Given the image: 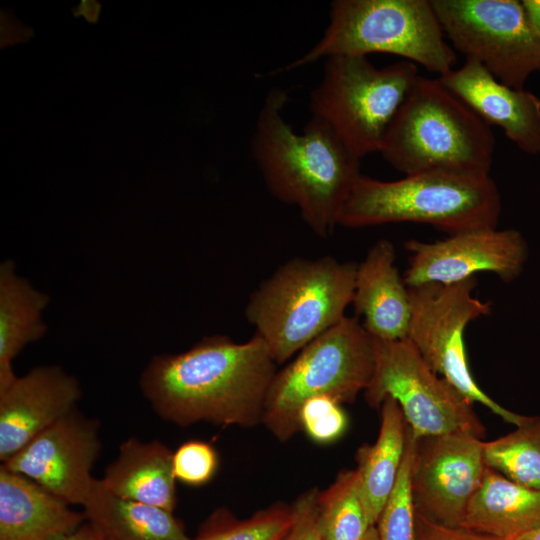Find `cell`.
<instances>
[{"label": "cell", "mask_w": 540, "mask_h": 540, "mask_svg": "<svg viewBox=\"0 0 540 540\" xmlns=\"http://www.w3.org/2000/svg\"><path fill=\"white\" fill-rule=\"evenodd\" d=\"M514 540H540V530L522 535Z\"/></svg>", "instance_id": "34"}, {"label": "cell", "mask_w": 540, "mask_h": 540, "mask_svg": "<svg viewBox=\"0 0 540 540\" xmlns=\"http://www.w3.org/2000/svg\"><path fill=\"white\" fill-rule=\"evenodd\" d=\"M100 450L99 423L74 409L1 465L69 505L83 506L96 481L91 469Z\"/></svg>", "instance_id": "14"}, {"label": "cell", "mask_w": 540, "mask_h": 540, "mask_svg": "<svg viewBox=\"0 0 540 540\" xmlns=\"http://www.w3.org/2000/svg\"><path fill=\"white\" fill-rule=\"evenodd\" d=\"M410 253L403 274L407 287L452 284L490 272L504 282L519 277L528 259V245L515 229L472 230L436 242L409 240Z\"/></svg>", "instance_id": "13"}, {"label": "cell", "mask_w": 540, "mask_h": 540, "mask_svg": "<svg viewBox=\"0 0 540 540\" xmlns=\"http://www.w3.org/2000/svg\"><path fill=\"white\" fill-rule=\"evenodd\" d=\"M486 465L523 486L540 490V414L516 429L484 442Z\"/></svg>", "instance_id": "25"}, {"label": "cell", "mask_w": 540, "mask_h": 540, "mask_svg": "<svg viewBox=\"0 0 540 540\" xmlns=\"http://www.w3.org/2000/svg\"><path fill=\"white\" fill-rule=\"evenodd\" d=\"M340 405L328 396L308 399L299 411L300 430L320 444L339 439L347 427V417Z\"/></svg>", "instance_id": "28"}, {"label": "cell", "mask_w": 540, "mask_h": 540, "mask_svg": "<svg viewBox=\"0 0 540 540\" xmlns=\"http://www.w3.org/2000/svg\"><path fill=\"white\" fill-rule=\"evenodd\" d=\"M486 468L484 442L472 434L414 436L411 467L414 511L431 522L462 527L469 502Z\"/></svg>", "instance_id": "12"}, {"label": "cell", "mask_w": 540, "mask_h": 540, "mask_svg": "<svg viewBox=\"0 0 540 540\" xmlns=\"http://www.w3.org/2000/svg\"><path fill=\"white\" fill-rule=\"evenodd\" d=\"M413 540H505L465 527H449L431 522L414 511Z\"/></svg>", "instance_id": "31"}, {"label": "cell", "mask_w": 540, "mask_h": 540, "mask_svg": "<svg viewBox=\"0 0 540 540\" xmlns=\"http://www.w3.org/2000/svg\"><path fill=\"white\" fill-rule=\"evenodd\" d=\"M80 397L76 378L52 365L35 367L0 389L1 463L76 409Z\"/></svg>", "instance_id": "15"}, {"label": "cell", "mask_w": 540, "mask_h": 540, "mask_svg": "<svg viewBox=\"0 0 540 540\" xmlns=\"http://www.w3.org/2000/svg\"><path fill=\"white\" fill-rule=\"evenodd\" d=\"M494 150L489 125L438 78L419 75L379 153L406 175L432 170L489 174Z\"/></svg>", "instance_id": "5"}, {"label": "cell", "mask_w": 540, "mask_h": 540, "mask_svg": "<svg viewBox=\"0 0 540 540\" xmlns=\"http://www.w3.org/2000/svg\"><path fill=\"white\" fill-rule=\"evenodd\" d=\"M83 508L87 521L108 540H192L173 512L116 496L100 479Z\"/></svg>", "instance_id": "22"}, {"label": "cell", "mask_w": 540, "mask_h": 540, "mask_svg": "<svg viewBox=\"0 0 540 540\" xmlns=\"http://www.w3.org/2000/svg\"><path fill=\"white\" fill-rule=\"evenodd\" d=\"M455 50L482 64L497 80L523 89L540 72V33L522 1L431 0Z\"/></svg>", "instance_id": "11"}, {"label": "cell", "mask_w": 540, "mask_h": 540, "mask_svg": "<svg viewBox=\"0 0 540 540\" xmlns=\"http://www.w3.org/2000/svg\"><path fill=\"white\" fill-rule=\"evenodd\" d=\"M462 527L514 540L540 530V490L518 484L487 466Z\"/></svg>", "instance_id": "20"}, {"label": "cell", "mask_w": 540, "mask_h": 540, "mask_svg": "<svg viewBox=\"0 0 540 540\" xmlns=\"http://www.w3.org/2000/svg\"><path fill=\"white\" fill-rule=\"evenodd\" d=\"M100 481L109 492L124 499L170 512L176 506L173 453L157 440L143 442L135 437L125 440Z\"/></svg>", "instance_id": "19"}, {"label": "cell", "mask_w": 540, "mask_h": 540, "mask_svg": "<svg viewBox=\"0 0 540 540\" xmlns=\"http://www.w3.org/2000/svg\"><path fill=\"white\" fill-rule=\"evenodd\" d=\"M371 53L399 56L439 76L457 60L430 0H334L321 38L278 72L334 55Z\"/></svg>", "instance_id": "6"}, {"label": "cell", "mask_w": 540, "mask_h": 540, "mask_svg": "<svg viewBox=\"0 0 540 540\" xmlns=\"http://www.w3.org/2000/svg\"><path fill=\"white\" fill-rule=\"evenodd\" d=\"M394 245L378 240L357 264L352 304L375 339H406L411 320L409 288L395 265Z\"/></svg>", "instance_id": "17"}, {"label": "cell", "mask_w": 540, "mask_h": 540, "mask_svg": "<svg viewBox=\"0 0 540 540\" xmlns=\"http://www.w3.org/2000/svg\"><path fill=\"white\" fill-rule=\"evenodd\" d=\"M357 264L292 258L251 293L245 317L282 364L338 323L352 303Z\"/></svg>", "instance_id": "4"}, {"label": "cell", "mask_w": 540, "mask_h": 540, "mask_svg": "<svg viewBox=\"0 0 540 540\" xmlns=\"http://www.w3.org/2000/svg\"><path fill=\"white\" fill-rule=\"evenodd\" d=\"M218 467L215 449L202 441H188L173 453L176 480L191 486H200L212 479Z\"/></svg>", "instance_id": "29"}, {"label": "cell", "mask_w": 540, "mask_h": 540, "mask_svg": "<svg viewBox=\"0 0 540 540\" xmlns=\"http://www.w3.org/2000/svg\"><path fill=\"white\" fill-rule=\"evenodd\" d=\"M374 369V338L356 317L344 316L276 372L261 424L286 442L300 431L299 411L305 401L328 396L351 403L368 387Z\"/></svg>", "instance_id": "7"}, {"label": "cell", "mask_w": 540, "mask_h": 540, "mask_svg": "<svg viewBox=\"0 0 540 540\" xmlns=\"http://www.w3.org/2000/svg\"><path fill=\"white\" fill-rule=\"evenodd\" d=\"M322 540H363L372 527L361 498L356 470H343L318 498Z\"/></svg>", "instance_id": "24"}, {"label": "cell", "mask_w": 540, "mask_h": 540, "mask_svg": "<svg viewBox=\"0 0 540 540\" xmlns=\"http://www.w3.org/2000/svg\"><path fill=\"white\" fill-rule=\"evenodd\" d=\"M380 409L381 425L376 442L361 446L356 453L359 491L372 526H376L395 487L409 427L395 399L386 397Z\"/></svg>", "instance_id": "21"}, {"label": "cell", "mask_w": 540, "mask_h": 540, "mask_svg": "<svg viewBox=\"0 0 540 540\" xmlns=\"http://www.w3.org/2000/svg\"><path fill=\"white\" fill-rule=\"evenodd\" d=\"M292 521V507L284 503H275L243 520L220 509L205 521L194 540H280Z\"/></svg>", "instance_id": "26"}, {"label": "cell", "mask_w": 540, "mask_h": 540, "mask_svg": "<svg viewBox=\"0 0 540 540\" xmlns=\"http://www.w3.org/2000/svg\"><path fill=\"white\" fill-rule=\"evenodd\" d=\"M49 297L19 277L12 261L0 266V389L16 377L13 360L46 332L41 319Z\"/></svg>", "instance_id": "23"}, {"label": "cell", "mask_w": 540, "mask_h": 540, "mask_svg": "<svg viewBox=\"0 0 540 540\" xmlns=\"http://www.w3.org/2000/svg\"><path fill=\"white\" fill-rule=\"evenodd\" d=\"M413 448L414 435L408 427L399 475L376 524L379 540H413L414 538V506L411 495Z\"/></svg>", "instance_id": "27"}, {"label": "cell", "mask_w": 540, "mask_h": 540, "mask_svg": "<svg viewBox=\"0 0 540 540\" xmlns=\"http://www.w3.org/2000/svg\"><path fill=\"white\" fill-rule=\"evenodd\" d=\"M363 540H379L376 526H372Z\"/></svg>", "instance_id": "35"}, {"label": "cell", "mask_w": 540, "mask_h": 540, "mask_svg": "<svg viewBox=\"0 0 540 540\" xmlns=\"http://www.w3.org/2000/svg\"><path fill=\"white\" fill-rule=\"evenodd\" d=\"M287 101L281 88L267 93L251 139L252 157L268 191L294 206L315 235L327 238L362 174L361 159L316 116L302 133L295 132L283 116Z\"/></svg>", "instance_id": "2"}, {"label": "cell", "mask_w": 540, "mask_h": 540, "mask_svg": "<svg viewBox=\"0 0 540 540\" xmlns=\"http://www.w3.org/2000/svg\"><path fill=\"white\" fill-rule=\"evenodd\" d=\"M320 490L312 487L298 496L291 505L293 521L280 540H322L318 520Z\"/></svg>", "instance_id": "30"}, {"label": "cell", "mask_w": 540, "mask_h": 540, "mask_svg": "<svg viewBox=\"0 0 540 540\" xmlns=\"http://www.w3.org/2000/svg\"><path fill=\"white\" fill-rule=\"evenodd\" d=\"M85 520L84 512L0 466V540H61Z\"/></svg>", "instance_id": "18"}, {"label": "cell", "mask_w": 540, "mask_h": 540, "mask_svg": "<svg viewBox=\"0 0 540 540\" xmlns=\"http://www.w3.org/2000/svg\"><path fill=\"white\" fill-rule=\"evenodd\" d=\"M501 197L489 174L432 170L382 181L363 174L341 211L338 226L428 224L449 235L497 228Z\"/></svg>", "instance_id": "3"}, {"label": "cell", "mask_w": 540, "mask_h": 540, "mask_svg": "<svg viewBox=\"0 0 540 540\" xmlns=\"http://www.w3.org/2000/svg\"><path fill=\"white\" fill-rule=\"evenodd\" d=\"M438 80L486 124L500 127L519 149L540 154V99L535 94L501 83L473 59Z\"/></svg>", "instance_id": "16"}, {"label": "cell", "mask_w": 540, "mask_h": 540, "mask_svg": "<svg viewBox=\"0 0 540 540\" xmlns=\"http://www.w3.org/2000/svg\"><path fill=\"white\" fill-rule=\"evenodd\" d=\"M276 366L258 335L242 343L214 335L154 357L140 387L157 415L173 424L253 427L262 423Z\"/></svg>", "instance_id": "1"}, {"label": "cell", "mask_w": 540, "mask_h": 540, "mask_svg": "<svg viewBox=\"0 0 540 540\" xmlns=\"http://www.w3.org/2000/svg\"><path fill=\"white\" fill-rule=\"evenodd\" d=\"M475 277L452 284L430 283L409 288L411 320L407 338L423 360L469 401L487 407L516 426L527 416L513 413L476 383L469 369L464 342L468 324L489 315L491 303L473 295Z\"/></svg>", "instance_id": "9"}, {"label": "cell", "mask_w": 540, "mask_h": 540, "mask_svg": "<svg viewBox=\"0 0 540 540\" xmlns=\"http://www.w3.org/2000/svg\"><path fill=\"white\" fill-rule=\"evenodd\" d=\"M522 4L529 21L540 33V0H524Z\"/></svg>", "instance_id": "33"}, {"label": "cell", "mask_w": 540, "mask_h": 540, "mask_svg": "<svg viewBox=\"0 0 540 540\" xmlns=\"http://www.w3.org/2000/svg\"><path fill=\"white\" fill-rule=\"evenodd\" d=\"M61 540H107V538L89 521Z\"/></svg>", "instance_id": "32"}, {"label": "cell", "mask_w": 540, "mask_h": 540, "mask_svg": "<svg viewBox=\"0 0 540 540\" xmlns=\"http://www.w3.org/2000/svg\"><path fill=\"white\" fill-rule=\"evenodd\" d=\"M374 341L375 369L364 391L370 407L379 409L386 397L395 399L415 437L452 432L484 436L472 402L440 378L408 338Z\"/></svg>", "instance_id": "10"}, {"label": "cell", "mask_w": 540, "mask_h": 540, "mask_svg": "<svg viewBox=\"0 0 540 540\" xmlns=\"http://www.w3.org/2000/svg\"><path fill=\"white\" fill-rule=\"evenodd\" d=\"M310 111L326 122L349 151L361 159L379 152L384 136L419 76L413 62L376 67L359 55L324 59Z\"/></svg>", "instance_id": "8"}, {"label": "cell", "mask_w": 540, "mask_h": 540, "mask_svg": "<svg viewBox=\"0 0 540 540\" xmlns=\"http://www.w3.org/2000/svg\"><path fill=\"white\" fill-rule=\"evenodd\" d=\"M108 540V539H107Z\"/></svg>", "instance_id": "36"}]
</instances>
